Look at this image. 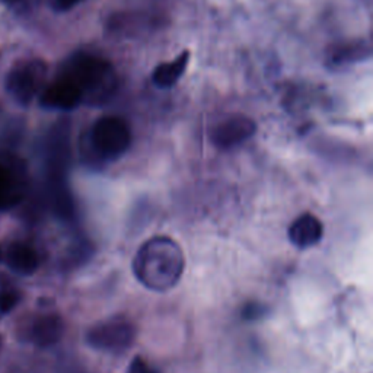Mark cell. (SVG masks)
<instances>
[{
  "label": "cell",
  "mask_w": 373,
  "mask_h": 373,
  "mask_svg": "<svg viewBox=\"0 0 373 373\" xmlns=\"http://www.w3.org/2000/svg\"><path fill=\"white\" fill-rule=\"evenodd\" d=\"M185 258L181 247L168 236H155L137 250L133 259L136 279L153 291H168L181 280Z\"/></svg>",
  "instance_id": "6da1fadb"
},
{
  "label": "cell",
  "mask_w": 373,
  "mask_h": 373,
  "mask_svg": "<svg viewBox=\"0 0 373 373\" xmlns=\"http://www.w3.org/2000/svg\"><path fill=\"white\" fill-rule=\"evenodd\" d=\"M91 140L95 152L104 160L119 159L132 143L130 128L119 117H102L92 127Z\"/></svg>",
  "instance_id": "7a4b0ae2"
},
{
  "label": "cell",
  "mask_w": 373,
  "mask_h": 373,
  "mask_svg": "<svg viewBox=\"0 0 373 373\" xmlns=\"http://www.w3.org/2000/svg\"><path fill=\"white\" fill-rule=\"evenodd\" d=\"M136 338V327L132 321L116 317L100 322L86 334V342L91 347L107 353L125 351Z\"/></svg>",
  "instance_id": "3957f363"
},
{
  "label": "cell",
  "mask_w": 373,
  "mask_h": 373,
  "mask_svg": "<svg viewBox=\"0 0 373 373\" xmlns=\"http://www.w3.org/2000/svg\"><path fill=\"white\" fill-rule=\"evenodd\" d=\"M111 70L107 61L89 54H79L70 60L64 77L72 80L82 93H102L107 91L108 82H111Z\"/></svg>",
  "instance_id": "277c9868"
},
{
  "label": "cell",
  "mask_w": 373,
  "mask_h": 373,
  "mask_svg": "<svg viewBox=\"0 0 373 373\" xmlns=\"http://www.w3.org/2000/svg\"><path fill=\"white\" fill-rule=\"evenodd\" d=\"M45 77V64L31 60L13 68L6 79L8 92L16 101L28 104L38 93Z\"/></svg>",
  "instance_id": "5b68a950"
},
{
  "label": "cell",
  "mask_w": 373,
  "mask_h": 373,
  "mask_svg": "<svg viewBox=\"0 0 373 373\" xmlns=\"http://www.w3.org/2000/svg\"><path fill=\"white\" fill-rule=\"evenodd\" d=\"M255 133V123L248 117H232L219 124L213 132V143L218 148L229 149L245 142Z\"/></svg>",
  "instance_id": "8992f818"
},
{
  "label": "cell",
  "mask_w": 373,
  "mask_h": 373,
  "mask_svg": "<svg viewBox=\"0 0 373 373\" xmlns=\"http://www.w3.org/2000/svg\"><path fill=\"white\" fill-rule=\"evenodd\" d=\"M323 224L322 222L311 215L305 213L291 222L289 228V239L299 250H307L322 239Z\"/></svg>",
  "instance_id": "52a82bcc"
},
{
  "label": "cell",
  "mask_w": 373,
  "mask_h": 373,
  "mask_svg": "<svg viewBox=\"0 0 373 373\" xmlns=\"http://www.w3.org/2000/svg\"><path fill=\"white\" fill-rule=\"evenodd\" d=\"M82 91H80L72 80L63 76L43 92L41 102L45 107L72 109L82 101Z\"/></svg>",
  "instance_id": "ba28073f"
},
{
  "label": "cell",
  "mask_w": 373,
  "mask_h": 373,
  "mask_svg": "<svg viewBox=\"0 0 373 373\" xmlns=\"http://www.w3.org/2000/svg\"><path fill=\"white\" fill-rule=\"evenodd\" d=\"M64 331L63 321L59 315H43L34 319L29 328V338L37 346L47 347L56 344Z\"/></svg>",
  "instance_id": "9c48e42d"
},
{
  "label": "cell",
  "mask_w": 373,
  "mask_h": 373,
  "mask_svg": "<svg viewBox=\"0 0 373 373\" xmlns=\"http://www.w3.org/2000/svg\"><path fill=\"white\" fill-rule=\"evenodd\" d=\"M6 261L13 271L21 274H32L40 264L37 252L24 244L10 245L6 252Z\"/></svg>",
  "instance_id": "30bf717a"
},
{
  "label": "cell",
  "mask_w": 373,
  "mask_h": 373,
  "mask_svg": "<svg viewBox=\"0 0 373 373\" xmlns=\"http://www.w3.org/2000/svg\"><path fill=\"white\" fill-rule=\"evenodd\" d=\"M190 60V53L184 52L183 54L178 56L175 60L168 61V63H162L155 69L153 72V82L159 88H171L174 86L178 79H180L185 69Z\"/></svg>",
  "instance_id": "8fae6325"
},
{
  "label": "cell",
  "mask_w": 373,
  "mask_h": 373,
  "mask_svg": "<svg viewBox=\"0 0 373 373\" xmlns=\"http://www.w3.org/2000/svg\"><path fill=\"white\" fill-rule=\"evenodd\" d=\"M20 201V191L15 187L13 178L6 168L0 165V210L8 208Z\"/></svg>",
  "instance_id": "7c38bea8"
},
{
  "label": "cell",
  "mask_w": 373,
  "mask_h": 373,
  "mask_svg": "<svg viewBox=\"0 0 373 373\" xmlns=\"http://www.w3.org/2000/svg\"><path fill=\"white\" fill-rule=\"evenodd\" d=\"M127 373H158L156 369H153L143 358H135L130 363Z\"/></svg>",
  "instance_id": "4fadbf2b"
},
{
  "label": "cell",
  "mask_w": 373,
  "mask_h": 373,
  "mask_svg": "<svg viewBox=\"0 0 373 373\" xmlns=\"http://www.w3.org/2000/svg\"><path fill=\"white\" fill-rule=\"evenodd\" d=\"M264 312H266V307L259 306L258 303H251L244 307V318L248 321H254V319L261 318Z\"/></svg>",
  "instance_id": "5bb4252c"
},
{
  "label": "cell",
  "mask_w": 373,
  "mask_h": 373,
  "mask_svg": "<svg viewBox=\"0 0 373 373\" xmlns=\"http://www.w3.org/2000/svg\"><path fill=\"white\" fill-rule=\"evenodd\" d=\"M18 302V298L13 294H9V291H3L0 294V312H9L12 307Z\"/></svg>",
  "instance_id": "9a60e30c"
},
{
  "label": "cell",
  "mask_w": 373,
  "mask_h": 373,
  "mask_svg": "<svg viewBox=\"0 0 373 373\" xmlns=\"http://www.w3.org/2000/svg\"><path fill=\"white\" fill-rule=\"evenodd\" d=\"M80 2H82V0H56V6L60 10H68Z\"/></svg>",
  "instance_id": "2e32d148"
}]
</instances>
